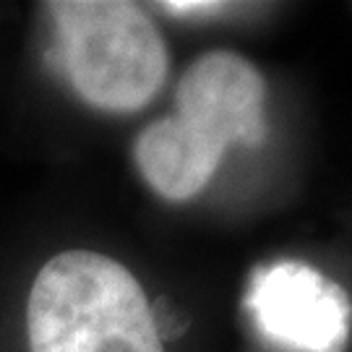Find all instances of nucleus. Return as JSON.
<instances>
[{"label": "nucleus", "instance_id": "obj_1", "mask_svg": "<svg viewBox=\"0 0 352 352\" xmlns=\"http://www.w3.org/2000/svg\"><path fill=\"white\" fill-rule=\"evenodd\" d=\"M266 81L238 52H204L180 76L175 115L154 120L136 141L141 175L167 201L201 193L230 146L266 139Z\"/></svg>", "mask_w": 352, "mask_h": 352}, {"label": "nucleus", "instance_id": "obj_2", "mask_svg": "<svg viewBox=\"0 0 352 352\" xmlns=\"http://www.w3.org/2000/svg\"><path fill=\"white\" fill-rule=\"evenodd\" d=\"M26 331L32 352H164L139 279L94 251H65L39 269Z\"/></svg>", "mask_w": 352, "mask_h": 352}, {"label": "nucleus", "instance_id": "obj_3", "mask_svg": "<svg viewBox=\"0 0 352 352\" xmlns=\"http://www.w3.org/2000/svg\"><path fill=\"white\" fill-rule=\"evenodd\" d=\"M58 26V58L74 89L110 113H136L162 89L170 71L167 42L136 3H47Z\"/></svg>", "mask_w": 352, "mask_h": 352}, {"label": "nucleus", "instance_id": "obj_4", "mask_svg": "<svg viewBox=\"0 0 352 352\" xmlns=\"http://www.w3.org/2000/svg\"><path fill=\"white\" fill-rule=\"evenodd\" d=\"M256 324L282 347L344 352L350 300L340 285L300 261H282L253 279L248 295Z\"/></svg>", "mask_w": 352, "mask_h": 352}, {"label": "nucleus", "instance_id": "obj_5", "mask_svg": "<svg viewBox=\"0 0 352 352\" xmlns=\"http://www.w3.org/2000/svg\"><path fill=\"white\" fill-rule=\"evenodd\" d=\"M160 8H164L173 16H188V19H199V16H219L225 13L227 8H232L230 3H212V0H170V3H162Z\"/></svg>", "mask_w": 352, "mask_h": 352}]
</instances>
